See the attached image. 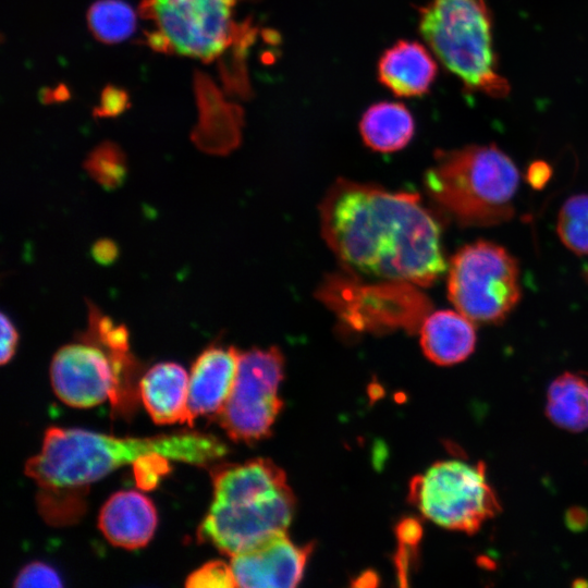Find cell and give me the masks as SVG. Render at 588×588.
Wrapping results in <instances>:
<instances>
[{
  "label": "cell",
  "mask_w": 588,
  "mask_h": 588,
  "mask_svg": "<svg viewBox=\"0 0 588 588\" xmlns=\"http://www.w3.org/2000/svg\"><path fill=\"white\" fill-rule=\"evenodd\" d=\"M419 333L424 354L437 365L461 363L475 350L474 322L460 311L429 313L419 328Z\"/></svg>",
  "instance_id": "e0dca14e"
},
{
  "label": "cell",
  "mask_w": 588,
  "mask_h": 588,
  "mask_svg": "<svg viewBox=\"0 0 588 588\" xmlns=\"http://www.w3.org/2000/svg\"><path fill=\"white\" fill-rule=\"evenodd\" d=\"M84 169L103 188H118L127 172L125 155L117 144L103 142L88 154Z\"/></svg>",
  "instance_id": "7402d4cb"
},
{
  "label": "cell",
  "mask_w": 588,
  "mask_h": 588,
  "mask_svg": "<svg viewBox=\"0 0 588 588\" xmlns=\"http://www.w3.org/2000/svg\"><path fill=\"white\" fill-rule=\"evenodd\" d=\"M236 0H142L139 16L149 23L145 44L157 52L212 62L244 33L233 21Z\"/></svg>",
  "instance_id": "8992f818"
},
{
  "label": "cell",
  "mask_w": 588,
  "mask_h": 588,
  "mask_svg": "<svg viewBox=\"0 0 588 588\" xmlns=\"http://www.w3.org/2000/svg\"><path fill=\"white\" fill-rule=\"evenodd\" d=\"M188 383L186 370L175 363H159L146 371L139 393L156 424H188Z\"/></svg>",
  "instance_id": "2e32d148"
},
{
  "label": "cell",
  "mask_w": 588,
  "mask_h": 588,
  "mask_svg": "<svg viewBox=\"0 0 588 588\" xmlns=\"http://www.w3.org/2000/svg\"><path fill=\"white\" fill-rule=\"evenodd\" d=\"M313 546H297L280 532L231 556L236 587H295L303 578Z\"/></svg>",
  "instance_id": "7c38bea8"
},
{
  "label": "cell",
  "mask_w": 588,
  "mask_h": 588,
  "mask_svg": "<svg viewBox=\"0 0 588 588\" xmlns=\"http://www.w3.org/2000/svg\"><path fill=\"white\" fill-rule=\"evenodd\" d=\"M228 453L217 437L197 431L148 438H118L83 429L49 428L41 450L25 465V474L44 492L77 491L139 458L160 454L169 460L206 466Z\"/></svg>",
  "instance_id": "7a4b0ae2"
},
{
  "label": "cell",
  "mask_w": 588,
  "mask_h": 588,
  "mask_svg": "<svg viewBox=\"0 0 588 588\" xmlns=\"http://www.w3.org/2000/svg\"><path fill=\"white\" fill-rule=\"evenodd\" d=\"M437 75V63L419 42L399 40L387 49L378 63V78L399 97L426 94Z\"/></svg>",
  "instance_id": "9a60e30c"
},
{
  "label": "cell",
  "mask_w": 588,
  "mask_h": 588,
  "mask_svg": "<svg viewBox=\"0 0 588 588\" xmlns=\"http://www.w3.org/2000/svg\"><path fill=\"white\" fill-rule=\"evenodd\" d=\"M542 162H539L531 166L529 171V179L531 180L532 184H536L537 182V185H541L542 182L547 181L548 166L546 164L542 169Z\"/></svg>",
  "instance_id": "f546056e"
},
{
  "label": "cell",
  "mask_w": 588,
  "mask_h": 588,
  "mask_svg": "<svg viewBox=\"0 0 588 588\" xmlns=\"http://www.w3.org/2000/svg\"><path fill=\"white\" fill-rule=\"evenodd\" d=\"M238 364L233 346L211 345L194 362L188 383V425L199 416H216L232 391Z\"/></svg>",
  "instance_id": "4fadbf2b"
},
{
  "label": "cell",
  "mask_w": 588,
  "mask_h": 588,
  "mask_svg": "<svg viewBox=\"0 0 588 588\" xmlns=\"http://www.w3.org/2000/svg\"><path fill=\"white\" fill-rule=\"evenodd\" d=\"M283 371L284 358L275 346L238 351L232 391L215 416L232 440L253 443L270 436L283 406L279 396Z\"/></svg>",
  "instance_id": "30bf717a"
},
{
  "label": "cell",
  "mask_w": 588,
  "mask_h": 588,
  "mask_svg": "<svg viewBox=\"0 0 588 588\" xmlns=\"http://www.w3.org/2000/svg\"><path fill=\"white\" fill-rule=\"evenodd\" d=\"M189 588H231L236 587L230 564L211 561L189 574L185 581Z\"/></svg>",
  "instance_id": "603a6c76"
},
{
  "label": "cell",
  "mask_w": 588,
  "mask_h": 588,
  "mask_svg": "<svg viewBox=\"0 0 588 588\" xmlns=\"http://www.w3.org/2000/svg\"><path fill=\"white\" fill-rule=\"evenodd\" d=\"M135 365L130 345H111L84 332L78 342L56 352L50 367L52 389L69 406L87 408L107 400L117 405L122 393L133 391Z\"/></svg>",
  "instance_id": "9c48e42d"
},
{
  "label": "cell",
  "mask_w": 588,
  "mask_h": 588,
  "mask_svg": "<svg viewBox=\"0 0 588 588\" xmlns=\"http://www.w3.org/2000/svg\"><path fill=\"white\" fill-rule=\"evenodd\" d=\"M93 36L108 45L130 38L136 29V14L124 0H96L86 14Z\"/></svg>",
  "instance_id": "ffe728a7"
},
{
  "label": "cell",
  "mask_w": 588,
  "mask_h": 588,
  "mask_svg": "<svg viewBox=\"0 0 588 588\" xmlns=\"http://www.w3.org/2000/svg\"><path fill=\"white\" fill-rule=\"evenodd\" d=\"M118 253L119 250L115 243L108 238L97 241L91 248L94 259L106 266L115 260Z\"/></svg>",
  "instance_id": "83f0119b"
},
{
  "label": "cell",
  "mask_w": 588,
  "mask_h": 588,
  "mask_svg": "<svg viewBox=\"0 0 588 588\" xmlns=\"http://www.w3.org/2000/svg\"><path fill=\"white\" fill-rule=\"evenodd\" d=\"M409 500L440 527L474 534L501 510L486 466L464 461H441L413 478Z\"/></svg>",
  "instance_id": "52a82bcc"
},
{
  "label": "cell",
  "mask_w": 588,
  "mask_h": 588,
  "mask_svg": "<svg viewBox=\"0 0 588 588\" xmlns=\"http://www.w3.org/2000/svg\"><path fill=\"white\" fill-rule=\"evenodd\" d=\"M419 12L421 36L467 90L493 98L509 94L510 85L497 70L485 0H431Z\"/></svg>",
  "instance_id": "5b68a950"
},
{
  "label": "cell",
  "mask_w": 588,
  "mask_h": 588,
  "mask_svg": "<svg viewBox=\"0 0 588 588\" xmlns=\"http://www.w3.org/2000/svg\"><path fill=\"white\" fill-rule=\"evenodd\" d=\"M133 466L138 487L149 490L155 488L159 478L169 470V458L150 454L136 461Z\"/></svg>",
  "instance_id": "d4e9b609"
},
{
  "label": "cell",
  "mask_w": 588,
  "mask_h": 588,
  "mask_svg": "<svg viewBox=\"0 0 588 588\" xmlns=\"http://www.w3.org/2000/svg\"><path fill=\"white\" fill-rule=\"evenodd\" d=\"M448 296L473 322L504 320L520 298L519 269L502 246L477 241L462 247L450 260Z\"/></svg>",
  "instance_id": "ba28073f"
},
{
  "label": "cell",
  "mask_w": 588,
  "mask_h": 588,
  "mask_svg": "<svg viewBox=\"0 0 588 588\" xmlns=\"http://www.w3.org/2000/svg\"><path fill=\"white\" fill-rule=\"evenodd\" d=\"M19 334L12 320L5 315L1 314V350L0 362L2 365L11 360L15 354L17 346Z\"/></svg>",
  "instance_id": "4316f807"
},
{
  "label": "cell",
  "mask_w": 588,
  "mask_h": 588,
  "mask_svg": "<svg viewBox=\"0 0 588 588\" xmlns=\"http://www.w3.org/2000/svg\"><path fill=\"white\" fill-rule=\"evenodd\" d=\"M414 131V119L400 102H377L364 112L359 122L364 143L378 152L401 150L411 142Z\"/></svg>",
  "instance_id": "ac0fdd59"
},
{
  "label": "cell",
  "mask_w": 588,
  "mask_h": 588,
  "mask_svg": "<svg viewBox=\"0 0 588 588\" xmlns=\"http://www.w3.org/2000/svg\"><path fill=\"white\" fill-rule=\"evenodd\" d=\"M421 536V527L415 519H405L397 527V537L401 544L415 546Z\"/></svg>",
  "instance_id": "f1b7e54d"
},
{
  "label": "cell",
  "mask_w": 588,
  "mask_h": 588,
  "mask_svg": "<svg viewBox=\"0 0 588 588\" xmlns=\"http://www.w3.org/2000/svg\"><path fill=\"white\" fill-rule=\"evenodd\" d=\"M546 414L558 427L580 432L588 429V381L564 372L548 389Z\"/></svg>",
  "instance_id": "d6986e66"
},
{
  "label": "cell",
  "mask_w": 588,
  "mask_h": 588,
  "mask_svg": "<svg viewBox=\"0 0 588 588\" xmlns=\"http://www.w3.org/2000/svg\"><path fill=\"white\" fill-rule=\"evenodd\" d=\"M14 587H62V580L57 571L42 562H32L17 574Z\"/></svg>",
  "instance_id": "cb8c5ba5"
},
{
  "label": "cell",
  "mask_w": 588,
  "mask_h": 588,
  "mask_svg": "<svg viewBox=\"0 0 588 588\" xmlns=\"http://www.w3.org/2000/svg\"><path fill=\"white\" fill-rule=\"evenodd\" d=\"M518 184L515 163L495 145L438 150L424 176L429 197L463 226L511 219Z\"/></svg>",
  "instance_id": "277c9868"
},
{
  "label": "cell",
  "mask_w": 588,
  "mask_h": 588,
  "mask_svg": "<svg viewBox=\"0 0 588 588\" xmlns=\"http://www.w3.org/2000/svg\"><path fill=\"white\" fill-rule=\"evenodd\" d=\"M556 231L562 243L577 255H588V194L573 195L562 205Z\"/></svg>",
  "instance_id": "44dd1931"
},
{
  "label": "cell",
  "mask_w": 588,
  "mask_h": 588,
  "mask_svg": "<svg viewBox=\"0 0 588 588\" xmlns=\"http://www.w3.org/2000/svg\"><path fill=\"white\" fill-rule=\"evenodd\" d=\"M130 107V96L126 90L114 85L105 87L100 95L99 105L94 108L96 118H111L121 114Z\"/></svg>",
  "instance_id": "484cf974"
},
{
  "label": "cell",
  "mask_w": 588,
  "mask_h": 588,
  "mask_svg": "<svg viewBox=\"0 0 588 588\" xmlns=\"http://www.w3.org/2000/svg\"><path fill=\"white\" fill-rule=\"evenodd\" d=\"M320 218L324 241L356 278L429 286L446 271L440 225L415 193L340 179Z\"/></svg>",
  "instance_id": "6da1fadb"
},
{
  "label": "cell",
  "mask_w": 588,
  "mask_h": 588,
  "mask_svg": "<svg viewBox=\"0 0 588 588\" xmlns=\"http://www.w3.org/2000/svg\"><path fill=\"white\" fill-rule=\"evenodd\" d=\"M213 499L197 538L236 555L286 529L295 498L284 471L271 460L224 464L211 470Z\"/></svg>",
  "instance_id": "3957f363"
},
{
  "label": "cell",
  "mask_w": 588,
  "mask_h": 588,
  "mask_svg": "<svg viewBox=\"0 0 588 588\" xmlns=\"http://www.w3.org/2000/svg\"><path fill=\"white\" fill-rule=\"evenodd\" d=\"M364 283L356 277L330 279L321 287V298L354 329L419 330L431 304L417 285L391 281H380L377 285Z\"/></svg>",
  "instance_id": "8fae6325"
},
{
  "label": "cell",
  "mask_w": 588,
  "mask_h": 588,
  "mask_svg": "<svg viewBox=\"0 0 588 588\" xmlns=\"http://www.w3.org/2000/svg\"><path fill=\"white\" fill-rule=\"evenodd\" d=\"M157 512L143 493L126 490L112 494L101 507L98 526L109 542L124 549L145 547L157 527Z\"/></svg>",
  "instance_id": "5bb4252c"
}]
</instances>
